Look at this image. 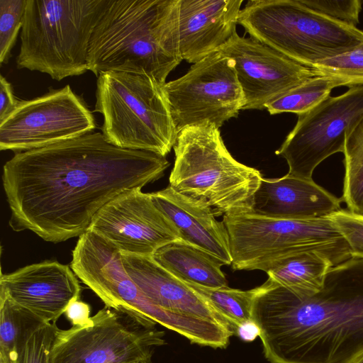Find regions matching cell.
I'll use <instances>...</instances> for the list:
<instances>
[{"instance_id":"obj_29","label":"cell","mask_w":363,"mask_h":363,"mask_svg":"<svg viewBox=\"0 0 363 363\" xmlns=\"http://www.w3.org/2000/svg\"><path fill=\"white\" fill-rule=\"evenodd\" d=\"M308 8L338 22L357 27L362 0H300Z\"/></svg>"},{"instance_id":"obj_23","label":"cell","mask_w":363,"mask_h":363,"mask_svg":"<svg viewBox=\"0 0 363 363\" xmlns=\"http://www.w3.org/2000/svg\"><path fill=\"white\" fill-rule=\"evenodd\" d=\"M48 323L0 295V363H20L32 336Z\"/></svg>"},{"instance_id":"obj_18","label":"cell","mask_w":363,"mask_h":363,"mask_svg":"<svg viewBox=\"0 0 363 363\" xmlns=\"http://www.w3.org/2000/svg\"><path fill=\"white\" fill-rule=\"evenodd\" d=\"M121 261L130 278L154 304L230 329L226 320L203 296L160 266L152 257L121 253Z\"/></svg>"},{"instance_id":"obj_34","label":"cell","mask_w":363,"mask_h":363,"mask_svg":"<svg viewBox=\"0 0 363 363\" xmlns=\"http://www.w3.org/2000/svg\"><path fill=\"white\" fill-rule=\"evenodd\" d=\"M259 334V328L252 319H250L240 323L234 335L241 340L249 342L254 341Z\"/></svg>"},{"instance_id":"obj_8","label":"cell","mask_w":363,"mask_h":363,"mask_svg":"<svg viewBox=\"0 0 363 363\" xmlns=\"http://www.w3.org/2000/svg\"><path fill=\"white\" fill-rule=\"evenodd\" d=\"M238 23L250 37L310 68L363 42V30L333 20L300 0H249Z\"/></svg>"},{"instance_id":"obj_28","label":"cell","mask_w":363,"mask_h":363,"mask_svg":"<svg viewBox=\"0 0 363 363\" xmlns=\"http://www.w3.org/2000/svg\"><path fill=\"white\" fill-rule=\"evenodd\" d=\"M26 0H0V63H6L23 26Z\"/></svg>"},{"instance_id":"obj_5","label":"cell","mask_w":363,"mask_h":363,"mask_svg":"<svg viewBox=\"0 0 363 363\" xmlns=\"http://www.w3.org/2000/svg\"><path fill=\"white\" fill-rule=\"evenodd\" d=\"M109 0H26L18 69L61 81L88 71L94 28Z\"/></svg>"},{"instance_id":"obj_27","label":"cell","mask_w":363,"mask_h":363,"mask_svg":"<svg viewBox=\"0 0 363 363\" xmlns=\"http://www.w3.org/2000/svg\"><path fill=\"white\" fill-rule=\"evenodd\" d=\"M313 69L337 79L342 86L363 85V42L348 52L319 61Z\"/></svg>"},{"instance_id":"obj_17","label":"cell","mask_w":363,"mask_h":363,"mask_svg":"<svg viewBox=\"0 0 363 363\" xmlns=\"http://www.w3.org/2000/svg\"><path fill=\"white\" fill-rule=\"evenodd\" d=\"M242 0H180L179 49L194 64L227 43L236 32Z\"/></svg>"},{"instance_id":"obj_1","label":"cell","mask_w":363,"mask_h":363,"mask_svg":"<svg viewBox=\"0 0 363 363\" xmlns=\"http://www.w3.org/2000/svg\"><path fill=\"white\" fill-rule=\"evenodd\" d=\"M169 165L166 157L117 147L100 132L17 152L2 171L9 225L53 243L79 238L106 203L158 180Z\"/></svg>"},{"instance_id":"obj_21","label":"cell","mask_w":363,"mask_h":363,"mask_svg":"<svg viewBox=\"0 0 363 363\" xmlns=\"http://www.w3.org/2000/svg\"><path fill=\"white\" fill-rule=\"evenodd\" d=\"M152 258L163 268L184 282L208 288L228 286L224 265L209 253L182 240L158 249Z\"/></svg>"},{"instance_id":"obj_14","label":"cell","mask_w":363,"mask_h":363,"mask_svg":"<svg viewBox=\"0 0 363 363\" xmlns=\"http://www.w3.org/2000/svg\"><path fill=\"white\" fill-rule=\"evenodd\" d=\"M141 189L127 191L106 203L88 230L121 253L152 257L158 249L181 238L172 222L155 206L150 193Z\"/></svg>"},{"instance_id":"obj_13","label":"cell","mask_w":363,"mask_h":363,"mask_svg":"<svg viewBox=\"0 0 363 363\" xmlns=\"http://www.w3.org/2000/svg\"><path fill=\"white\" fill-rule=\"evenodd\" d=\"M95 118L67 84L30 100L19 101L0 122V150L21 152L91 133Z\"/></svg>"},{"instance_id":"obj_19","label":"cell","mask_w":363,"mask_h":363,"mask_svg":"<svg viewBox=\"0 0 363 363\" xmlns=\"http://www.w3.org/2000/svg\"><path fill=\"white\" fill-rule=\"evenodd\" d=\"M339 199L316 184L286 174L281 178H262L252 206L255 213L274 218H322L341 209Z\"/></svg>"},{"instance_id":"obj_30","label":"cell","mask_w":363,"mask_h":363,"mask_svg":"<svg viewBox=\"0 0 363 363\" xmlns=\"http://www.w3.org/2000/svg\"><path fill=\"white\" fill-rule=\"evenodd\" d=\"M328 216L346 240L351 255L363 258V216L341 208Z\"/></svg>"},{"instance_id":"obj_10","label":"cell","mask_w":363,"mask_h":363,"mask_svg":"<svg viewBox=\"0 0 363 363\" xmlns=\"http://www.w3.org/2000/svg\"><path fill=\"white\" fill-rule=\"evenodd\" d=\"M156 325L105 306L85 326L58 328L50 363H151L155 349L165 344Z\"/></svg>"},{"instance_id":"obj_4","label":"cell","mask_w":363,"mask_h":363,"mask_svg":"<svg viewBox=\"0 0 363 363\" xmlns=\"http://www.w3.org/2000/svg\"><path fill=\"white\" fill-rule=\"evenodd\" d=\"M169 186L216 217L252 211L260 172L238 162L219 128L204 123L182 130L174 146Z\"/></svg>"},{"instance_id":"obj_25","label":"cell","mask_w":363,"mask_h":363,"mask_svg":"<svg viewBox=\"0 0 363 363\" xmlns=\"http://www.w3.org/2000/svg\"><path fill=\"white\" fill-rule=\"evenodd\" d=\"M342 201L350 212L363 216V119L348 134L344 149Z\"/></svg>"},{"instance_id":"obj_20","label":"cell","mask_w":363,"mask_h":363,"mask_svg":"<svg viewBox=\"0 0 363 363\" xmlns=\"http://www.w3.org/2000/svg\"><path fill=\"white\" fill-rule=\"evenodd\" d=\"M155 206L172 222L181 240L231 265L230 241L223 221L208 208L181 194L169 185L150 193Z\"/></svg>"},{"instance_id":"obj_12","label":"cell","mask_w":363,"mask_h":363,"mask_svg":"<svg viewBox=\"0 0 363 363\" xmlns=\"http://www.w3.org/2000/svg\"><path fill=\"white\" fill-rule=\"evenodd\" d=\"M363 119V85L329 96L297 122L276 151L288 164V174L312 179L315 169L330 156L344 152L347 137Z\"/></svg>"},{"instance_id":"obj_22","label":"cell","mask_w":363,"mask_h":363,"mask_svg":"<svg viewBox=\"0 0 363 363\" xmlns=\"http://www.w3.org/2000/svg\"><path fill=\"white\" fill-rule=\"evenodd\" d=\"M336 266L329 256L318 251L293 254L272 263L265 271L279 284L303 296H311L323 287L327 274Z\"/></svg>"},{"instance_id":"obj_3","label":"cell","mask_w":363,"mask_h":363,"mask_svg":"<svg viewBox=\"0 0 363 363\" xmlns=\"http://www.w3.org/2000/svg\"><path fill=\"white\" fill-rule=\"evenodd\" d=\"M180 0H109L91 38L88 70L147 74L166 83L182 60Z\"/></svg>"},{"instance_id":"obj_9","label":"cell","mask_w":363,"mask_h":363,"mask_svg":"<svg viewBox=\"0 0 363 363\" xmlns=\"http://www.w3.org/2000/svg\"><path fill=\"white\" fill-rule=\"evenodd\" d=\"M232 267L262 270L293 254L318 251L337 265L352 255L349 246L328 216L309 219H281L253 212L224 216Z\"/></svg>"},{"instance_id":"obj_2","label":"cell","mask_w":363,"mask_h":363,"mask_svg":"<svg viewBox=\"0 0 363 363\" xmlns=\"http://www.w3.org/2000/svg\"><path fill=\"white\" fill-rule=\"evenodd\" d=\"M252 318L271 363H350L363 352V258L333 267L303 296L269 278L255 288Z\"/></svg>"},{"instance_id":"obj_31","label":"cell","mask_w":363,"mask_h":363,"mask_svg":"<svg viewBox=\"0 0 363 363\" xmlns=\"http://www.w3.org/2000/svg\"><path fill=\"white\" fill-rule=\"evenodd\" d=\"M57 330L55 323H52L38 330L28 341L20 363H50Z\"/></svg>"},{"instance_id":"obj_32","label":"cell","mask_w":363,"mask_h":363,"mask_svg":"<svg viewBox=\"0 0 363 363\" xmlns=\"http://www.w3.org/2000/svg\"><path fill=\"white\" fill-rule=\"evenodd\" d=\"M19 101L13 94L10 82L0 77V122L7 118L17 107Z\"/></svg>"},{"instance_id":"obj_26","label":"cell","mask_w":363,"mask_h":363,"mask_svg":"<svg viewBox=\"0 0 363 363\" xmlns=\"http://www.w3.org/2000/svg\"><path fill=\"white\" fill-rule=\"evenodd\" d=\"M185 283L203 296L226 320L233 335L240 323L252 319V309L255 288L242 291L228 286L208 288Z\"/></svg>"},{"instance_id":"obj_15","label":"cell","mask_w":363,"mask_h":363,"mask_svg":"<svg viewBox=\"0 0 363 363\" xmlns=\"http://www.w3.org/2000/svg\"><path fill=\"white\" fill-rule=\"evenodd\" d=\"M218 51L235 62L245 104L243 109L265 108L305 81L320 75L256 40L237 33Z\"/></svg>"},{"instance_id":"obj_35","label":"cell","mask_w":363,"mask_h":363,"mask_svg":"<svg viewBox=\"0 0 363 363\" xmlns=\"http://www.w3.org/2000/svg\"><path fill=\"white\" fill-rule=\"evenodd\" d=\"M350 363H363V352Z\"/></svg>"},{"instance_id":"obj_16","label":"cell","mask_w":363,"mask_h":363,"mask_svg":"<svg viewBox=\"0 0 363 363\" xmlns=\"http://www.w3.org/2000/svg\"><path fill=\"white\" fill-rule=\"evenodd\" d=\"M70 266L43 261L1 274L0 295L35 313L48 323H55L82 287Z\"/></svg>"},{"instance_id":"obj_6","label":"cell","mask_w":363,"mask_h":363,"mask_svg":"<svg viewBox=\"0 0 363 363\" xmlns=\"http://www.w3.org/2000/svg\"><path fill=\"white\" fill-rule=\"evenodd\" d=\"M142 74L108 71L97 77L94 111L110 143L162 157L178 137L164 84Z\"/></svg>"},{"instance_id":"obj_7","label":"cell","mask_w":363,"mask_h":363,"mask_svg":"<svg viewBox=\"0 0 363 363\" xmlns=\"http://www.w3.org/2000/svg\"><path fill=\"white\" fill-rule=\"evenodd\" d=\"M70 267L106 306L125 310L177 333L191 343L225 348L233 335L229 328L165 310L147 299L128 275L121 252L91 230L77 240Z\"/></svg>"},{"instance_id":"obj_11","label":"cell","mask_w":363,"mask_h":363,"mask_svg":"<svg viewBox=\"0 0 363 363\" xmlns=\"http://www.w3.org/2000/svg\"><path fill=\"white\" fill-rule=\"evenodd\" d=\"M164 89L178 133L204 123L219 128L245 104L235 62L219 51L193 64L184 75L166 82Z\"/></svg>"},{"instance_id":"obj_33","label":"cell","mask_w":363,"mask_h":363,"mask_svg":"<svg viewBox=\"0 0 363 363\" xmlns=\"http://www.w3.org/2000/svg\"><path fill=\"white\" fill-rule=\"evenodd\" d=\"M90 306L77 299L67 306L65 314L72 326L83 327L89 324L91 317Z\"/></svg>"},{"instance_id":"obj_24","label":"cell","mask_w":363,"mask_h":363,"mask_svg":"<svg viewBox=\"0 0 363 363\" xmlns=\"http://www.w3.org/2000/svg\"><path fill=\"white\" fill-rule=\"evenodd\" d=\"M342 86L336 78L319 75L311 78L294 87L281 97L268 104L265 108L271 115L306 113L330 96L331 91Z\"/></svg>"}]
</instances>
